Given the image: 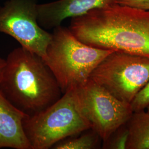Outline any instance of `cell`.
<instances>
[{
  "instance_id": "14",
  "label": "cell",
  "mask_w": 149,
  "mask_h": 149,
  "mask_svg": "<svg viewBox=\"0 0 149 149\" xmlns=\"http://www.w3.org/2000/svg\"><path fill=\"white\" fill-rule=\"evenodd\" d=\"M121 5L128 6L139 9L149 11V0H114Z\"/></svg>"
},
{
  "instance_id": "10",
  "label": "cell",
  "mask_w": 149,
  "mask_h": 149,
  "mask_svg": "<svg viewBox=\"0 0 149 149\" xmlns=\"http://www.w3.org/2000/svg\"><path fill=\"white\" fill-rule=\"evenodd\" d=\"M126 124L129 130L127 149H149V112H133Z\"/></svg>"
},
{
  "instance_id": "4",
  "label": "cell",
  "mask_w": 149,
  "mask_h": 149,
  "mask_svg": "<svg viewBox=\"0 0 149 149\" xmlns=\"http://www.w3.org/2000/svg\"><path fill=\"white\" fill-rule=\"evenodd\" d=\"M23 128L32 149H48L90 130L91 126L80 112L72 88L48 108L28 116Z\"/></svg>"
},
{
  "instance_id": "15",
  "label": "cell",
  "mask_w": 149,
  "mask_h": 149,
  "mask_svg": "<svg viewBox=\"0 0 149 149\" xmlns=\"http://www.w3.org/2000/svg\"><path fill=\"white\" fill-rule=\"evenodd\" d=\"M6 66V60L0 58V82L2 79L4 69Z\"/></svg>"
},
{
  "instance_id": "6",
  "label": "cell",
  "mask_w": 149,
  "mask_h": 149,
  "mask_svg": "<svg viewBox=\"0 0 149 149\" xmlns=\"http://www.w3.org/2000/svg\"><path fill=\"white\" fill-rule=\"evenodd\" d=\"M74 90L80 112L103 143L133 113L130 104L118 100L90 78Z\"/></svg>"
},
{
  "instance_id": "1",
  "label": "cell",
  "mask_w": 149,
  "mask_h": 149,
  "mask_svg": "<svg viewBox=\"0 0 149 149\" xmlns=\"http://www.w3.org/2000/svg\"><path fill=\"white\" fill-rule=\"evenodd\" d=\"M69 28L79 40L91 47L149 58V11L109 0L72 18Z\"/></svg>"
},
{
  "instance_id": "13",
  "label": "cell",
  "mask_w": 149,
  "mask_h": 149,
  "mask_svg": "<svg viewBox=\"0 0 149 149\" xmlns=\"http://www.w3.org/2000/svg\"><path fill=\"white\" fill-rule=\"evenodd\" d=\"M149 105V81L135 97L130 106L133 112L145 111Z\"/></svg>"
},
{
  "instance_id": "2",
  "label": "cell",
  "mask_w": 149,
  "mask_h": 149,
  "mask_svg": "<svg viewBox=\"0 0 149 149\" xmlns=\"http://www.w3.org/2000/svg\"><path fill=\"white\" fill-rule=\"evenodd\" d=\"M0 90L29 116L48 108L63 95L44 60L22 47L13 49L6 59Z\"/></svg>"
},
{
  "instance_id": "16",
  "label": "cell",
  "mask_w": 149,
  "mask_h": 149,
  "mask_svg": "<svg viewBox=\"0 0 149 149\" xmlns=\"http://www.w3.org/2000/svg\"><path fill=\"white\" fill-rule=\"evenodd\" d=\"M145 110H146V111H147V112H149V106H148V107H147V108H146V109H145Z\"/></svg>"
},
{
  "instance_id": "5",
  "label": "cell",
  "mask_w": 149,
  "mask_h": 149,
  "mask_svg": "<svg viewBox=\"0 0 149 149\" xmlns=\"http://www.w3.org/2000/svg\"><path fill=\"white\" fill-rule=\"evenodd\" d=\"M90 79L118 100L130 104L149 81V58L114 51L96 67Z\"/></svg>"
},
{
  "instance_id": "9",
  "label": "cell",
  "mask_w": 149,
  "mask_h": 149,
  "mask_svg": "<svg viewBox=\"0 0 149 149\" xmlns=\"http://www.w3.org/2000/svg\"><path fill=\"white\" fill-rule=\"evenodd\" d=\"M109 0H56L38 6V22L43 29L58 27L65 19L83 15Z\"/></svg>"
},
{
  "instance_id": "11",
  "label": "cell",
  "mask_w": 149,
  "mask_h": 149,
  "mask_svg": "<svg viewBox=\"0 0 149 149\" xmlns=\"http://www.w3.org/2000/svg\"><path fill=\"white\" fill-rule=\"evenodd\" d=\"M91 132L82 134L65 139L55 144L52 147L56 149H96L102 140L99 135L91 129Z\"/></svg>"
},
{
  "instance_id": "8",
  "label": "cell",
  "mask_w": 149,
  "mask_h": 149,
  "mask_svg": "<svg viewBox=\"0 0 149 149\" xmlns=\"http://www.w3.org/2000/svg\"><path fill=\"white\" fill-rule=\"evenodd\" d=\"M28 116L0 90V149H32L23 128V122Z\"/></svg>"
},
{
  "instance_id": "12",
  "label": "cell",
  "mask_w": 149,
  "mask_h": 149,
  "mask_svg": "<svg viewBox=\"0 0 149 149\" xmlns=\"http://www.w3.org/2000/svg\"><path fill=\"white\" fill-rule=\"evenodd\" d=\"M129 138V130L124 124L116 130L106 143H103L104 149H127Z\"/></svg>"
},
{
  "instance_id": "7",
  "label": "cell",
  "mask_w": 149,
  "mask_h": 149,
  "mask_svg": "<svg viewBox=\"0 0 149 149\" xmlns=\"http://www.w3.org/2000/svg\"><path fill=\"white\" fill-rule=\"evenodd\" d=\"M38 0H7L0 6V33L45 60L52 33L38 22Z\"/></svg>"
},
{
  "instance_id": "3",
  "label": "cell",
  "mask_w": 149,
  "mask_h": 149,
  "mask_svg": "<svg viewBox=\"0 0 149 149\" xmlns=\"http://www.w3.org/2000/svg\"><path fill=\"white\" fill-rule=\"evenodd\" d=\"M114 51L94 48L82 43L69 28L60 25L53 29L45 63L64 94L86 83L96 67Z\"/></svg>"
}]
</instances>
